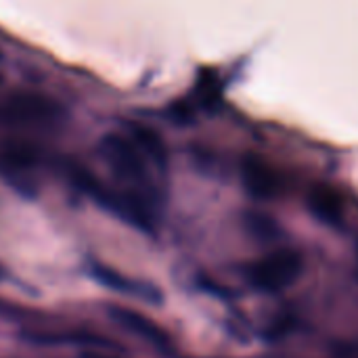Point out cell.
<instances>
[{
    "label": "cell",
    "mask_w": 358,
    "mask_h": 358,
    "mask_svg": "<svg viewBox=\"0 0 358 358\" xmlns=\"http://www.w3.org/2000/svg\"><path fill=\"white\" fill-rule=\"evenodd\" d=\"M302 271V260L296 252L281 250L254 264L250 277L264 292H281L289 287Z\"/></svg>",
    "instance_id": "cell-2"
},
{
    "label": "cell",
    "mask_w": 358,
    "mask_h": 358,
    "mask_svg": "<svg viewBox=\"0 0 358 358\" xmlns=\"http://www.w3.org/2000/svg\"><path fill=\"white\" fill-rule=\"evenodd\" d=\"M96 155L105 176L78 170L76 178L84 191L122 218L151 227L164 199L168 170L157 134L141 124H120L99 141Z\"/></svg>",
    "instance_id": "cell-1"
},
{
    "label": "cell",
    "mask_w": 358,
    "mask_h": 358,
    "mask_svg": "<svg viewBox=\"0 0 358 358\" xmlns=\"http://www.w3.org/2000/svg\"><path fill=\"white\" fill-rule=\"evenodd\" d=\"M315 212L325 220V222H338L340 216H342V210H340V203L327 195V193H321L315 197Z\"/></svg>",
    "instance_id": "cell-3"
}]
</instances>
